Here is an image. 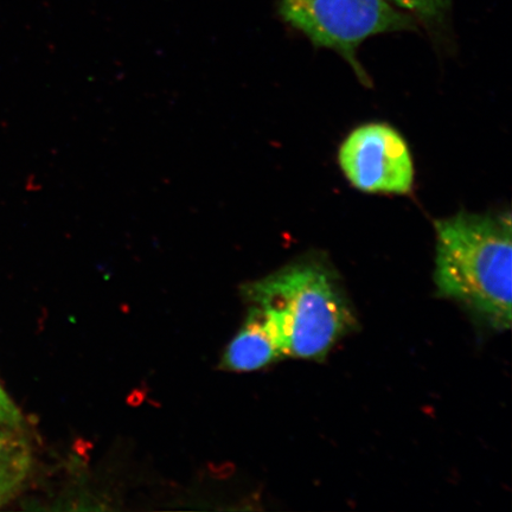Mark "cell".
Wrapping results in <instances>:
<instances>
[{
  "mask_svg": "<svg viewBox=\"0 0 512 512\" xmlns=\"http://www.w3.org/2000/svg\"><path fill=\"white\" fill-rule=\"evenodd\" d=\"M438 294L463 304L492 328L511 326L510 213L459 214L434 223Z\"/></svg>",
  "mask_w": 512,
  "mask_h": 512,
  "instance_id": "6da1fadb",
  "label": "cell"
},
{
  "mask_svg": "<svg viewBox=\"0 0 512 512\" xmlns=\"http://www.w3.org/2000/svg\"><path fill=\"white\" fill-rule=\"evenodd\" d=\"M242 294L265 312L287 357L323 360L356 326L334 268L313 256L243 286Z\"/></svg>",
  "mask_w": 512,
  "mask_h": 512,
  "instance_id": "7a4b0ae2",
  "label": "cell"
},
{
  "mask_svg": "<svg viewBox=\"0 0 512 512\" xmlns=\"http://www.w3.org/2000/svg\"><path fill=\"white\" fill-rule=\"evenodd\" d=\"M281 18L316 47L337 51L358 79L370 80L356 51L368 38L387 32L414 30V18L388 0H279Z\"/></svg>",
  "mask_w": 512,
  "mask_h": 512,
  "instance_id": "3957f363",
  "label": "cell"
},
{
  "mask_svg": "<svg viewBox=\"0 0 512 512\" xmlns=\"http://www.w3.org/2000/svg\"><path fill=\"white\" fill-rule=\"evenodd\" d=\"M345 177L368 194L406 195L414 184L411 151L394 127L370 123L355 128L338 152Z\"/></svg>",
  "mask_w": 512,
  "mask_h": 512,
  "instance_id": "277c9868",
  "label": "cell"
},
{
  "mask_svg": "<svg viewBox=\"0 0 512 512\" xmlns=\"http://www.w3.org/2000/svg\"><path fill=\"white\" fill-rule=\"evenodd\" d=\"M285 357L273 326L258 306L249 310L245 324L224 351L221 368L254 371Z\"/></svg>",
  "mask_w": 512,
  "mask_h": 512,
  "instance_id": "5b68a950",
  "label": "cell"
},
{
  "mask_svg": "<svg viewBox=\"0 0 512 512\" xmlns=\"http://www.w3.org/2000/svg\"><path fill=\"white\" fill-rule=\"evenodd\" d=\"M29 447L21 438L0 431V507L9 502L27 478Z\"/></svg>",
  "mask_w": 512,
  "mask_h": 512,
  "instance_id": "8992f818",
  "label": "cell"
},
{
  "mask_svg": "<svg viewBox=\"0 0 512 512\" xmlns=\"http://www.w3.org/2000/svg\"><path fill=\"white\" fill-rule=\"evenodd\" d=\"M388 2L430 27H438L445 22L452 4V0H388Z\"/></svg>",
  "mask_w": 512,
  "mask_h": 512,
  "instance_id": "52a82bcc",
  "label": "cell"
},
{
  "mask_svg": "<svg viewBox=\"0 0 512 512\" xmlns=\"http://www.w3.org/2000/svg\"><path fill=\"white\" fill-rule=\"evenodd\" d=\"M21 422V412L18 411L14 401L9 398V395L0 386V424L18 426Z\"/></svg>",
  "mask_w": 512,
  "mask_h": 512,
  "instance_id": "ba28073f",
  "label": "cell"
}]
</instances>
